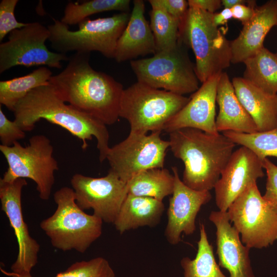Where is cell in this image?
<instances>
[{
  "label": "cell",
  "mask_w": 277,
  "mask_h": 277,
  "mask_svg": "<svg viewBox=\"0 0 277 277\" xmlns=\"http://www.w3.org/2000/svg\"><path fill=\"white\" fill-rule=\"evenodd\" d=\"M90 53L75 52L65 68L49 82L65 103L106 125H112L120 117L124 89L110 75L92 68Z\"/></svg>",
  "instance_id": "1"
},
{
  "label": "cell",
  "mask_w": 277,
  "mask_h": 277,
  "mask_svg": "<svg viewBox=\"0 0 277 277\" xmlns=\"http://www.w3.org/2000/svg\"><path fill=\"white\" fill-rule=\"evenodd\" d=\"M12 112L14 121L25 132L32 130L36 123L44 119L78 138L83 150L88 147L87 141L95 137L100 162L106 160L110 148L106 125L66 104L49 82L30 91L16 104Z\"/></svg>",
  "instance_id": "2"
},
{
  "label": "cell",
  "mask_w": 277,
  "mask_h": 277,
  "mask_svg": "<svg viewBox=\"0 0 277 277\" xmlns=\"http://www.w3.org/2000/svg\"><path fill=\"white\" fill-rule=\"evenodd\" d=\"M169 133V147L184 164L183 182L197 191L214 188L235 144L223 134L185 128Z\"/></svg>",
  "instance_id": "3"
},
{
  "label": "cell",
  "mask_w": 277,
  "mask_h": 277,
  "mask_svg": "<svg viewBox=\"0 0 277 277\" xmlns=\"http://www.w3.org/2000/svg\"><path fill=\"white\" fill-rule=\"evenodd\" d=\"M213 14L189 6L180 29L181 40L194 53L196 74L202 83L231 63V41L213 24Z\"/></svg>",
  "instance_id": "4"
},
{
  "label": "cell",
  "mask_w": 277,
  "mask_h": 277,
  "mask_svg": "<svg viewBox=\"0 0 277 277\" xmlns=\"http://www.w3.org/2000/svg\"><path fill=\"white\" fill-rule=\"evenodd\" d=\"M54 213L43 220L40 227L52 245L64 251L84 253L102 234L103 220L86 213L77 204L73 189L63 187L53 195Z\"/></svg>",
  "instance_id": "5"
},
{
  "label": "cell",
  "mask_w": 277,
  "mask_h": 277,
  "mask_svg": "<svg viewBox=\"0 0 277 277\" xmlns=\"http://www.w3.org/2000/svg\"><path fill=\"white\" fill-rule=\"evenodd\" d=\"M189 100L190 97L137 82L124 89L119 115L129 123L130 132H161Z\"/></svg>",
  "instance_id": "6"
},
{
  "label": "cell",
  "mask_w": 277,
  "mask_h": 277,
  "mask_svg": "<svg viewBox=\"0 0 277 277\" xmlns=\"http://www.w3.org/2000/svg\"><path fill=\"white\" fill-rule=\"evenodd\" d=\"M130 15L128 12H121L109 17L87 18L78 24V29L75 31L53 18L54 23L47 26L50 32L48 40L57 53L97 51L107 58H114L117 41Z\"/></svg>",
  "instance_id": "7"
},
{
  "label": "cell",
  "mask_w": 277,
  "mask_h": 277,
  "mask_svg": "<svg viewBox=\"0 0 277 277\" xmlns=\"http://www.w3.org/2000/svg\"><path fill=\"white\" fill-rule=\"evenodd\" d=\"M184 45L180 39L174 48L130 61L137 82L182 95L195 92L199 88V80Z\"/></svg>",
  "instance_id": "8"
},
{
  "label": "cell",
  "mask_w": 277,
  "mask_h": 277,
  "mask_svg": "<svg viewBox=\"0 0 277 277\" xmlns=\"http://www.w3.org/2000/svg\"><path fill=\"white\" fill-rule=\"evenodd\" d=\"M0 151L8 165L1 180L11 182L19 178L31 179L36 184L39 197L48 200L54 183V172L58 169L49 138L34 135L27 146H23L18 142L11 146L0 145Z\"/></svg>",
  "instance_id": "9"
},
{
  "label": "cell",
  "mask_w": 277,
  "mask_h": 277,
  "mask_svg": "<svg viewBox=\"0 0 277 277\" xmlns=\"http://www.w3.org/2000/svg\"><path fill=\"white\" fill-rule=\"evenodd\" d=\"M227 213L242 243L250 248H266L277 241V214L264 199L256 182L235 200Z\"/></svg>",
  "instance_id": "10"
},
{
  "label": "cell",
  "mask_w": 277,
  "mask_h": 277,
  "mask_svg": "<svg viewBox=\"0 0 277 277\" xmlns=\"http://www.w3.org/2000/svg\"><path fill=\"white\" fill-rule=\"evenodd\" d=\"M49 36L47 27L39 22L27 23L11 32L8 41L0 44V73L16 66L61 68L62 62L69 56L50 51L45 45Z\"/></svg>",
  "instance_id": "11"
},
{
  "label": "cell",
  "mask_w": 277,
  "mask_h": 277,
  "mask_svg": "<svg viewBox=\"0 0 277 277\" xmlns=\"http://www.w3.org/2000/svg\"><path fill=\"white\" fill-rule=\"evenodd\" d=\"M161 133L147 135L130 132L124 140L109 148L106 160L110 170L127 183L142 171L163 168L169 142L162 139Z\"/></svg>",
  "instance_id": "12"
},
{
  "label": "cell",
  "mask_w": 277,
  "mask_h": 277,
  "mask_svg": "<svg viewBox=\"0 0 277 277\" xmlns=\"http://www.w3.org/2000/svg\"><path fill=\"white\" fill-rule=\"evenodd\" d=\"M71 185L78 206L92 209L93 214L108 223H114L128 195L127 184L109 169L101 177L74 174Z\"/></svg>",
  "instance_id": "13"
},
{
  "label": "cell",
  "mask_w": 277,
  "mask_h": 277,
  "mask_svg": "<svg viewBox=\"0 0 277 277\" xmlns=\"http://www.w3.org/2000/svg\"><path fill=\"white\" fill-rule=\"evenodd\" d=\"M27 185L25 179L19 178L11 182L0 180L1 208L13 229L18 246L16 261L12 265V272L19 275H30L37 262L39 245L30 235L24 220L22 209V192Z\"/></svg>",
  "instance_id": "14"
},
{
  "label": "cell",
  "mask_w": 277,
  "mask_h": 277,
  "mask_svg": "<svg viewBox=\"0 0 277 277\" xmlns=\"http://www.w3.org/2000/svg\"><path fill=\"white\" fill-rule=\"evenodd\" d=\"M263 161L252 151L241 146L232 153L215 187L216 205L226 212L250 185L265 175Z\"/></svg>",
  "instance_id": "15"
},
{
  "label": "cell",
  "mask_w": 277,
  "mask_h": 277,
  "mask_svg": "<svg viewBox=\"0 0 277 277\" xmlns=\"http://www.w3.org/2000/svg\"><path fill=\"white\" fill-rule=\"evenodd\" d=\"M172 170L174 187L169 200L165 236L170 244L176 245L181 241L182 233L190 235L194 233L197 214L212 196L210 191H197L189 188L180 179L177 168L173 167Z\"/></svg>",
  "instance_id": "16"
},
{
  "label": "cell",
  "mask_w": 277,
  "mask_h": 277,
  "mask_svg": "<svg viewBox=\"0 0 277 277\" xmlns=\"http://www.w3.org/2000/svg\"><path fill=\"white\" fill-rule=\"evenodd\" d=\"M221 74L202 83L187 104L168 122L164 130L170 133L179 129L191 128L212 134L220 133L216 127L215 105Z\"/></svg>",
  "instance_id": "17"
},
{
  "label": "cell",
  "mask_w": 277,
  "mask_h": 277,
  "mask_svg": "<svg viewBox=\"0 0 277 277\" xmlns=\"http://www.w3.org/2000/svg\"><path fill=\"white\" fill-rule=\"evenodd\" d=\"M209 219L216 228L219 265L228 270L229 277H255L249 257L250 248L243 245L227 211H212Z\"/></svg>",
  "instance_id": "18"
},
{
  "label": "cell",
  "mask_w": 277,
  "mask_h": 277,
  "mask_svg": "<svg viewBox=\"0 0 277 277\" xmlns=\"http://www.w3.org/2000/svg\"><path fill=\"white\" fill-rule=\"evenodd\" d=\"M277 25V0L256 6L252 18L243 25L239 35L231 41V63H244L263 47L264 39Z\"/></svg>",
  "instance_id": "19"
},
{
  "label": "cell",
  "mask_w": 277,
  "mask_h": 277,
  "mask_svg": "<svg viewBox=\"0 0 277 277\" xmlns=\"http://www.w3.org/2000/svg\"><path fill=\"white\" fill-rule=\"evenodd\" d=\"M133 3L129 21L117 43L114 58L118 63L156 52L154 38L144 15L145 3L134 0Z\"/></svg>",
  "instance_id": "20"
},
{
  "label": "cell",
  "mask_w": 277,
  "mask_h": 277,
  "mask_svg": "<svg viewBox=\"0 0 277 277\" xmlns=\"http://www.w3.org/2000/svg\"><path fill=\"white\" fill-rule=\"evenodd\" d=\"M216 102L219 107L215 124L218 132H256V126L238 99L228 74L222 72L216 92Z\"/></svg>",
  "instance_id": "21"
},
{
  "label": "cell",
  "mask_w": 277,
  "mask_h": 277,
  "mask_svg": "<svg viewBox=\"0 0 277 277\" xmlns=\"http://www.w3.org/2000/svg\"><path fill=\"white\" fill-rule=\"evenodd\" d=\"M232 83L240 102L254 122L258 131L277 127V94H268L243 77H235Z\"/></svg>",
  "instance_id": "22"
},
{
  "label": "cell",
  "mask_w": 277,
  "mask_h": 277,
  "mask_svg": "<svg viewBox=\"0 0 277 277\" xmlns=\"http://www.w3.org/2000/svg\"><path fill=\"white\" fill-rule=\"evenodd\" d=\"M164 209L163 201L128 194L113 224L121 234L140 227H154L159 223Z\"/></svg>",
  "instance_id": "23"
},
{
  "label": "cell",
  "mask_w": 277,
  "mask_h": 277,
  "mask_svg": "<svg viewBox=\"0 0 277 277\" xmlns=\"http://www.w3.org/2000/svg\"><path fill=\"white\" fill-rule=\"evenodd\" d=\"M174 176L164 168H153L142 171L127 183L128 194L149 197L163 201L172 194Z\"/></svg>",
  "instance_id": "24"
},
{
  "label": "cell",
  "mask_w": 277,
  "mask_h": 277,
  "mask_svg": "<svg viewBox=\"0 0 277 277\" xmlns=\"http://www.w3.org/2000/svg\"><path fill=\"white\" fill-rule=\"evenodd\" d=\"M243 78L272 95L277 94V55L263 47L244 62Z\"/></svg>",
  "instance_id": "25"
},
{
  "label": "cell",
  "mask_w": 277,
  "mask_h": 277,
  "mask_svg": "<svg viewBox=\"0 0 277 277\" xmlns=\"http://www.w3.org/2000/svg\"><path fill=\"white\" fill-rule=\"evenodd\" d=\"M52 72L46 66L40 67L26 75L0 81V104L13 111L16 104L30 91L47 83Z\"/></svg>",
  "instance_id": "26"
},
{
  "label": "cell",
  "mask_w": 277,
  "mask_h": 277,
  "mask_svg": "<svg viewBox=\"0 0 277 277\" xmlns=\"http://www.w3.org/2000/svg\"><path fill=\"white\" fill-rule=\"evenodd\" d=\"M148 2L151 6L149 24L156 52L174 48L180 41L181 22L169 14L159 0H149Z\"/></svg>",
  "instance_id": "27"
},
{
  "label": "cell",
  "mask_w": 277,
  "mask_h": 277,
  "mask_svg": "<svg viewBox=\"0 0 277 277\" xmlns=\"http://www.w3.org/2000/svg\"><path fill=\"white\" fill-rule=\"evenodd\" d=\"M200 231L195 257L193 259L184 257L181 261L184 277H227L216 262L213 248L208 241L203 224H200Z\"/></svg>",
  "instance_id": "28"
},
{
  "label": "cell",
  "mask_w": 277,
  "mask_h": 277,
  "mask_svg": "<svg viewBox=\"0 0 277 277\" xmlns=\"http://www.w3.org/2000/svg\"><path fill=\"white\" fill-rule=\"evenodd\" d=\"M129 0H91L80 3L70 2L66 5L61 21L67 25L78 24L95 13L120 11L128 12Z\"/></svg>",
  "instance_id": "29"
},
{
  "label": "cell",
  "mask_w": 277,
  "mask_h": 277,
  "mask_svg": "<svg viewBox=\"0 0 277 277\" xmlns=\"http://www.w3.org/2000/svg\"><path fill=\"white\" fill-rule=\"evenodd\" d=\"M223 134L234 143L252 151L262 161L268 156L277 157V127L251 133L228 131Z\"/></svg>",
  "instance_id": "30"
},
{
  "label": "cell",
  "mask_w": 277,
  "mask_h": 277,
  "mask_svg": "<svg viewBox=\"0 0 277 277\" xmlns=\"http://www.w3.org/2000/svg\"><path fill=\"white\" fill-rule=\"evenodd\" d=\"M5 274L11 277H32L30 275H19L9 272L1 268ZM55 277H116L108 261L102 257L89 261L76 262L66 270L56 274Z\"/></svg>",
  "instance_id": "31"
},
{
  "label": "cell",
  "mask_w": 277,
  "mask_h": 277,
  "mask_svg": "<svg viewBox=\"0 0 277 277\" xmlns=\"http://www.w3.org/2000/svg\"><path fill=\"white\" fill-rule=\"evenodd\" d=\"M18 0H2L0 2V42L12 31L20 29L27 23L18 22L14 14Z\"/></svg>",
  "instance_id": "32"
},
{
  "label": "cell",
  "mask_w": 277,
  "mask_h": 277,
  "mask_svg": "<svg viewBox=\"0 0 277 277\" xmlns=\"http://www.w3.org/2000/svg\"><path fill=\"white\" fill-rule=\"evenodd\" d=\"M26 136L24 131L14 121L9 120L0 106V141L1 145L11 146Z\"/></svg>",
  "instance_id": "33"
},
{
  "label": "cell",
  "mask_w": 277,
  "mask_h": 277,
  "mask_svg": "<svg viewBox=\"0 0 277 277\" xmlns=\"http://www.w3.org/2000/svg\"><path fill=\"white\" fill-rule=\"evenodd\" d=\"M263 167L267 175L266 190L263 197L277 214V166L266 158L263 161Z\"/></svg>",
  "instance_id": "34"
},
{
  "label": "cell",
  "mask_w": 277,
  "mask_h": 277,
  "mask_svg": "<svg viewBox=\"0 0 277 277\" xmlns=\"http://www.w3.org/2000/svg\"><path fill=\"white\" fill-rule=\"evenodd\" d=\"M160 4L173 17L182 22L185 18L189 5L186 0H159Z\"/></svg>",
  "instance_id": "35"
},
{
  "label": "cell",
  "mask_w": 277,
  "mask_h": 277,
  "mask_svg": "<svg viewBox=\"0 0 277 277\" xmlns=\"http://www.w3.org/2000/svg\"><path fill=\"white\" fill-rule=\"evenodd\" d=\"M256 6L255 1H249L247 4L236 5L231 9L232 18L240 21L243 25L252 18Z\"/></svg>",
  "instance_id": "36"
},
{
  "label": "cell",
  "mask_w": 277,
  "mask_h": 277,
  "mask_svg": "<svg viewBox=\"0 0 277 277\" xmlns=\"http://www.w3.org/2000/svg\"><path fill=\"white\" fill-rule=\"evenodd\" d=\"M190 7L202 9L210 13H214L222 5L221 0H188Z\"/></svg>",
  "instance_id": "37"
},
{
  "label": "cell",
  "mask_w": 277,
  "mask_h": 277,
  "mask_svg": "<svg viewBox=\"0 0 277 277\" xmlns=\"http://www.w3.org/2000/svg\"><path fill=\"white\" fill-rule=\"evenodd\" d=\"M232 18L231 9L224 8L220 12H215L212 15V21L216 27L225 25L228 21Z\"/></svg>",
  "instance_id": "38"
},
{
  "label": "cell",
  "mask_w": 277,
  "mask_h": 277,
  "mask_svg": "<svg viewBox=\"0 0 277 277\" xmlns=\"http://www.w3.org/2000/svg\"><path fill=\"white\" fill-rule=\"evenodd\" d=\"M222 4L224 8L231 9L233 7L240 5L247 4L249 1L244 0H221Z\"/></svg>",
  "instance_id": "39"
},
{
  "label": "cell",
  "mask_w": 277,
  "mask_h": 277,
  "mask_svg": "<svg viewBox=\"0 0 277 277\" xmlns=\"http://www.w3.org/2000/svg\"><path fill=\"white\" fill-rule=\"evenodd\" d=\"M276 26H277V25H276ZM276 55H277V52H276Z\"/></svg>",
  "instance_id": "40"
}]
</instances>
